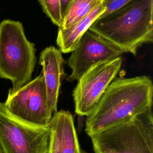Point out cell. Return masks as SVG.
<instances>
[{"label":"cell","mask_w":153,"mask_h":153,"mask_svg":"<svg viewBox=\"0 0 153 153\" xmlns=\"http://www.w3.org/2000/svg\"><path fill=\"white\" fill-rule=\"evenodd\" d=\"M0 153H5V152L4 151V149L3 146H2L1 142H0Z\"/></svg>","instance_id":"16"},{"label":"cell","mask_w":153,"mask_h":153,"mask_svg":"<svg viewBox=\"0 0 153 153\" xmlns=\"http://www.w3.org/2000/svg\"><path fill=\"white\" fill-rule=\"evenodd\" d=\"M48 127L51 134L48 153H87L79 145L74 117L69 111L55 112Z\"/></svg>","instance_id":"9"},{"label":"cell","mask_w":153,"mask_h":153,"mask_svg":"<svg viewBox=\"0 0 153 153\" xmlns=\"http://www.w3.org/2000/svg\"><path fill=\"white\" fill-rule=\"evenodd\" d=\"M63 62L62 52L53 46L46 47L40 53L39 63L45 82L47 104L52 115L57 111L61 81L65 75Z\"/></svg>","instance_id":"10"},{"label":"cell","mask_w":153,"mask_h":153,"mask_svg":"<svg viewBox=\"0 0 153 153\" xmlns=\"http://www.w3.org/2000/svg\"><path fill=\"white\" fill-rule=\"evenodd\" d=\"M50 130L23 124L10 116L0 102V142L5 153H48Z\"/></svg>","instance_id":"6"},{"label":"cell","mask_w":153,"mask_h":153,"mask_svg":"<svg viewBox=\"0 0 153 153\" xmlns=\"http://www.w3.org/2000/svg\"><path fill=\"white\" fill-rule=\"evenodd\" d=\"M131 0H102V2L105 7V11L99 17L108 15L126 4Z\"/></svg>","instance_id":"14"},{"label":"cell","mask_w":153,"mask_h":153,"mask_svg":"<svg viewBox=\"0 0 153 153\" xmlns=\"http://www.w3.org/2000/svg\"><path fill=\"white\" fill-rule=\"evenodd\" d=\"M4 104L10 116L32 127L47 128L52 117L48 107L45 82L42 74L17 90L8 91Z\"/></svg>","instance_id":"5"},{"label":"cell","mask_w":153,"mask_h":153,"mask_svg":"<svg viewBox=\"0 0 153 153\" xmlns=\"http://www.w3.org/2000/svg\"><path fill=\"white\" fill-rule=\"evenodd\" d=\"M44 12L59 27L62 23L60 0H39Z\"/></svg>","instance_id":"13"},{"label":"cell","mask_w":153,"mask_h":153,"mask_svg":"<svg viewBox=\"0 0 153 153\" xmlns=\"http://www.w3.org/2000/svg\"><path fill=\"white\" fill-rule=\"evenodd\" d=\"M123 53L117 46L88 29L81 37L66 62L72 69L66 79L71 82L78 81L92 66L121 57Z\"/></svg>","instance_id":"8"},{"label":"cell","mask_w":153,"mask_h":153,"mask_svg":"<svg viewBox=\"0 0 153 153\" xmlns=\"http://www.w3.org/2000/svg\"><path fill=\"white\" fill-rule=\"evenodd\" d=\"M88 136L94 153H153L152 108Z\"/></svg>","instance_id":"4"},{"label":"cell","mask_w":153,"mask_h":153,"mask_svg":"<svg viewBox=\"0 0 153 153\" xmlns=\"http://www.w3.org/2000/svg\"><path fill=\"white\" fill-rule=\"evenodd\" d=\"M105 11V7L102 1L87 16L71 27L66 29L59 28L56 43L59 50L63 53L72 52L81 37Z\"/></svg>","instance_id":"11"},{"label":"cell","mask_w":153,"mask_h":153,"mask_svg":"<svg viewBox=\"0 0 153 153\" xmlns=\"http://www.w3.org/2000/svg\"><path fill=\"white\" fill-rule=\"evenodd\" d=\"M152 96L153 84L149 76L117 78L87 117L85 132L88 135L130 120L152 108Z\"/></svg>","instance_id":"1"},{"label":"cell","mask_w":153,"mask_h":153,"mask_svg":"<svg viewBox=\"0 0 153 153\" xmlns=\"http://www.w3.org/2000/svg\"><path fill=\"white\" fill-rule=\"evenodd\" d=\"M102 0H72L60 27L66 29L87 16Z\"/></svg>","instance_id":"12"},{"label":"cell","mask_w":153,"mask_h":153,"mask_svg":"<svg viewBox=\"0 0 153 153\" xmlns=\"http://www.w3.org/2000/svg\"><path fill=\"white\" fill-rule=\"evenodd\" d=\"M122 63L121 57L97 63L78 80L72 93L76 114L87 117L92 112L106 88L120 72Z\"/></svg>","instance_id":"7"},{"label":"cell","mask_w":153,"mask_h":153,"mask_svg":"<svg viewBox=\"0 0 153 153\" xmlns=\"http://www.w3.org/2000/svg\"><path fill=\"white\" fill-rule=\"evenodd\" d=\"M72 1V0H60L62 15L63 18L64 16L65 15Z\"/></svg>","instance_id":"15"},{"label":"cell","mask_w":153,"mask_h":153,"mask_svg":"<svg viewBox=\"0 0 153 153\" xmlns=\"http://www.w3.org/2000/svg\"><path fill=\"white\" fill-rule=\"evenodd\" d=\"M152 0H131L118 10L97 18L89 30L123 53L136 55L143 44L153 41Z\"/></svg>","instance_id":"2"},{"label":"cell","mask_w":153,"mask_h":153,"mask_svg":"<svg viewBox=\"0 0 153 153\" xmlns=\"http://www.w3.org/2000/svg\"><path fill=\"white\" fill-rule=\"evenodd\" d=\"M36 62L35 45L26 38L22 23L3 20L0 23V77L11 81L10 92L31 80Z\"/></svg>","instance_id":"3"}]
</instances>
